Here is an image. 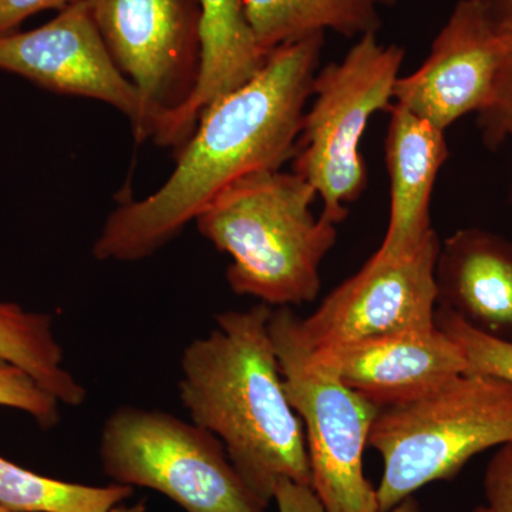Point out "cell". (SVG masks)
<instances>
[{"instance_id":"8","label":"cell","mask_w":512,"mask_h":512,"mask_svg":"<svg viewBox=\"0 0 512 512\" xmlns=\"http://www.w3.org/2000/svg\"><path fill=\"white\" fill-rule=\"evenodd\" d=\"M441 241L433 231L416 251L383 259L373 254L302 319L285 306L293 339L305 352L436 326V262Z\"/></svg>"},{"instance_id":"6","label":"cell","mask_w":512,"mask_h":512,"mask_svg":"<svg viewBox=\"0 0 512 512\" xmlns=\"http://www.w3.org/2000/svg\"><path fill=\"white\" fill-rule=\"evenodd\" d=\"M99 457L114 484L157 491L185 512H265L224 444L192 421L121 406L101 427Z\"/></svg>"},{"instance_id":"4","label":"cell","mask_w":512,"mask_h":512,"mask_svg":"<svg viewBox=\"0 0 512 512\" xmlns=\"http://www.w3.org/2000/svg\"><path fill=\"white\" fill-rule=\"evenodd\" d=\"M510 441L512 383L500 377L463 373L421 399L380 409L369 436L383 460L380 512Z\"/></svg>"},{"instance_id":"18","label":"cell","mask_w":512,"mask_h":512,"mask_svg":"<svg viewBox=\"0 0 512 512\" xmlns=\"http://www.w3.org/2000/svg\"><path fill=\"white\" fill-rule=\"evenodd\" d=\"M133 493L127 485L93 487L39 476L0 457V505L10 512H107Z\"/></svg>"},{"instance_id":"28","label":"cell","mask_w":512,"mask_h":512,"mask_svg":"<svg viewBox=\"0 0 512 512\" xmlns=\"http://www.w3.org/2000/svg\"><path fill=\"white\" fill-rule=\"evenodd\" d=\"M473 512H493V511H491L490 508H487V507H478Z\"/></svg>"},{"instance_id":"9","label":"cell","mask_w":512,"mask_h":512,"mask_svg":"<svg viewBox=\"0 0 512 512\" xmlns=\"http://www.w3.org/2000/svg\"><path fill=\"white\" fill-rule=\"evenodd\" d=\"M87 5L114 62L140 93L154 136L197 82L200 2L87 0Z\"/></svg>"},{"instance_id":"27","label":"cell","mask_w":512,"mask_h":512,"mask_svg":"<svg viewBox=\"0 0 512 512\" xmlns=\"http://www.w3.org/2000/svg\"><path fill=\"white\" fill-rule=\"evenodd\" d=\"M107 512H147L146 503L144 501H140V503L130 505H116V507L111 508V510Z\"/></svg>"},{"instance_id":"25","label":"cell","mask_w":512,"mask_h":512,"mask_svg":"<svg viewBox=\"0 0 512 512\" xmlns=\"http://www.w3.org/2000/svg\"><path fill=\"white\" fill-rule=\"evenodd\" d=\"M491 19L501 36H512V0H484Z\"/></svg>"},{"instance_id":"15","label":"cell","mask_w":512,"mask_h":512,"mask_svg":"<svg viewBox=\"0 0 512 512\" xmlns=\"http://www.w3.org/2000/svg\"><path fill=\"white\" fill-rule=\"evenodd\" d=\"M437 303L474 328L512 340V244L481 228H463L441 242Z\"/></svg>"},{"instance_id":"26","label":"cell","mask_w":512,"mask_h":512,"mask_svg":"<svg viewBox=\"0 0 512 512\" xmlns=\"http://www.w3.org/2000/svg\"><path fill=\"white\" fill-rule=\"evenodd\" d=\"M384 512H423L421 511L420 504L417 503L416 498L409 497L403 500L402 503L397 504L396 507L390 508L389 511Z\"/></svg>"},{"instance_id":"24","label":"cell","mask_w":512,"mask_h":512,"mask_svg":"<svg viewBox=\"0 0 512 512\" xmlns=\"http://www.w3.org/2000/svg\"><path fill=\"white\" fill-rule=\"evenodd\" d=\"M272 501L279 512H326L312 487L285 478L276 484Z\"/></svg>"},{"instance_id":"29","label":"cell","mask_w":512,"mask_h":512,"mask_svg":"<svg viewBox=\"0 0 512 512\" xmlns=\"http://www.w3.org/2000/svg\"><path fill=\"white\" fill-rule=\"evenodd\" d=\"M0 512H10V511L6 510L5 507H2V505H0Z\"/></svg>"},{"instance_id":"14","label":"cell","mask_w":512,"mask_h":512,"mask_svg":"<svg viewBox=\"0 0 512 512\" xmlns=\"http://www.w3.org/2000/svg\"><path fill=\"white\" fill-rule=\"evenodd\" d=\"M384 151L390 180V217L375 255L392 259L416 251L434 231L431 195L448 158L446 131L394 103Z\"/></svg>"},{"instance_id":"2","label":"cell","mask_w":512,"mask_h":512,"mask_svg":"<svg viewBox=\"0 0 512 512\" xmlns=\"http://www.w3.org/2000/svg\"><path fill=\"white\" fill-rule=\"evenodd\" d=\"M274 308L222 312L181 355L180 402L192 423L224 444L232 466L265 504L281 480L312 487L305 430L286 397L269 335Z\"/></svg>"},{"instance_id":"21","label":"cell","mask_w":512,"mask_h":512,"mask_svg":"<svg viewBox=\"0 0 512 512\" xmlns=\"http://www.w3.org/2000/svg\"><path fill=\"white\" fill-rule=\"evenodd\" d=\"M503 37L493 96L488 106L477 114L481 140L490 150L510 143L512 138V36Z\"/></svg>"},{"instance_id":"16","label":"cell","mask_w":512,"mask_h":512,"mask_svg":"<svg viewBox=\"0 0 512 512\" xmlns=\"http://www.w3.org/2000/svg\"><path fill=\"white\" fill-rule=\"evenodd\" d=\"M259 47L272 53L315 35L357 37L379 32L382 9L397 0H242Z\"/></svg>"},{"instance_id":"10","label":"cell","mask_w":512,"mask_h":512,"mask_svg":"<svg viewBox=\"0 0 512 512\" xmlns=\"http://www.w3.org/2000/svg\"><path fill=\"white\" fill-rule=\"evenodd\" d=\"M0 70L60 94L103 101L130 120L138 141L153 136L143 99L114 62L87 0L29 32L0 36Z\"/></svg>"},{"instance_id":"1","label":"cell","mask_w":512,"mask_h":512,"mask_svg":"<svg viewBox=\"0 0 512 512\" xmlns=\"http://www.w3.org/2000/svg\"><path fill=\"white\" fill-rule=\"evenodd\" d=\"M325 35L278 47L261 72L211 104L177 153L163 185L144 200L124 201L94 241L97 261L137 262L156 254L195 221L218 192L295 157Z\"/></svg>"},{"instance_id":"23","label":"cell","mask_w":512,"mask_h":512,"mask_svg":"<svg viewBox=\"0 0 512 512\" xmlns=\"http://www.w3.org/2000/svg\"><path fill=\"white\" fill-rule=\"evenodd\" d=\"M77 0H0V36L16 32L30 16L50 9H64Z\"/></svg>"},{"instance_id":"11","label":"cell","mask_w":512,"mask_h":512,"mask_svg":"<svg viewBox=\"0 0 512 512\" xmlns=\"http://www.w3.org/2000/svg\"><path fill=\"white\" fill-rule=\"evenodd\" d=\"M503 45L484 0H458L427 59L397 80L394 103L444 131L480 113L493 96Z\"/></svg>"},{"instance_id":"5","label":"cell","mask_w":512,"mask_h":512,"mask_svg":"<svg viewBox=\"0 0 512 512\" xmlns=\"http://www.w3.org/2000/svg\"><path fill=\"white\" fill-rule=\"evenodd\" d=\"M403 47L360 36L339 62L318 70L303 116L293 173L315 188L322 217L338 225L367 185L360 143L379 111L390 113L404 62Z\"/></svg>"},{"instance_id":"19","label":"cell","mask_w":512,"mask_h":512,"mask_svg":"<svg viewBox=\"0 0 512 512\" xmlns=\"http://www.w3.org/2000/svg\"><path fill=\"white\" fill-rule=\"evenodd\" d=\"M437 328L456 343L467 363V373L500 377L512 383V340L474 328L446 308L436 311Z\"/></svg>"},{"instance_id":"17","label":"cell","mask_w":512,"mask_h":512,"mask_svg":"<svg viewBox=\"0 0 512 512\" xmlns=\"http://www.w3.org/2000/svg\"><path fill=\"white\" fill-rule=\"evenodd\" d=\"M0 357L28 372L60 403L77 407L86 402L83 384L63 367V349L49 315L0 301Z\"/></svg>"},{"instance_id":"3","label":"cell","mask_w":512,"mask_h":512,"mask_svg":"<svg viewBox=\"0 0 512 512\" xmlns=\"http://www.w3.org/2000/svg\"><path fill=\"white\" fill-rule=\"evenodd\" d=\"M315 188L298 174L262 171L218 192L197 215L198 232L229 255V288L272 308L315 301L336 224L312 211Z\"/></svg>"},{"instance_id":"22","label":"cell","mask_w":512,"mask_h":512,"mask_svg":"<svg viewBox=\"0 0 512 512\" xmlns=\"http://www.w3.org/2000/svg\"><path fill=\"white\" fill-rule=\"evenodd\" d=\"M487 508L493 512H512V441L498 447L484 476Z\"/></svg>"},{"instance_id":"30","label":"cell","mask_w":512,"mask_h":512,"mask_svg":"<svg viewBox=\"0 0 512 512\" xmlns=\"http://www.w3.org/2000/svg\"><path fill=\"white\" fill-rule=\"evenodd\" d=\"M510 143H511V146H512V138H511V140H510ZM511 198H512V191H511Z\"/></svg>"},{"instance_id":"7","label":"cell","mask_w":512,"mask_h":512,"mask_svg":"<svg viewBox=\"0 0 512 512\" xmlns=\"http://www.w3.org/2000/svg\"><path fill=\"white\" fill-rule=\"evenodd\" d=\"M269 335L288 402L305 424L312 490L326 512H380L363 471V454L379 407L328 370L309 365L284 330L269 319Z\"/></svg>"},{"instance_id":"13","label":"cell","mask_w":512,"mask_h":512,"mask_svg":"<svg viewBox=\"0 0 512 512\" xmlns=\"http://www.w3.org/2000/svg\"><path fill=\"white\" fill-rule=\"evenodd\" d=\"M200 2V69L194 90L180 109L158 124L157 146L183 148L201 114L261 72L271 53L256 42L242 0Z\"/></svg>"},{"instance_id":"12","label":"cell","mask_w":512,"mask_h":512,"mask_svg":"<svg viewBox=\"0 0 512 512\" xmlns=\"http://www.w3.org/2000/svg\"><path fill=\"white\" fill-rule=\"evenodd\" d=\"M271 320L309 365L333 373L379 409L414 402L467 373L463 353L437 325L308 353L293 339L284 308H275Z\"/></svg>"},{"instance_id":"20","label":"cell","mask_w":512,"mask_h":512,"mask_svg":"<svg viewBox=\"0 0 512 512\" xmlns=\"http://www.w3.org/2000/svg\"><path fill=\"white\" fill-rule=\"evenodd\" d=\"M59 404L28 372L0 357V406L29 414L50 430L60 421Z\"/></svg>"}]
</instances>
